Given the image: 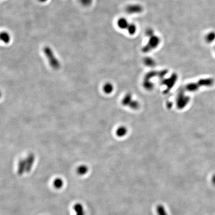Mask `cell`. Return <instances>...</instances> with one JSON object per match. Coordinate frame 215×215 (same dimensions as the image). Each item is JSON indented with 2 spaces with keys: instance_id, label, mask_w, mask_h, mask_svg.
<instances>
[{
  "instance_id": "cell-1",
  "label": "cell",
  "mask_w": 215,
  "mask_h": 215,
  "mask_svg": "<svg viewBox=\"0 0 215 215\" xmlns=\"http://www.w3.org/2000/svg\"><path fill=\"white\" fill-rule=\"evenodd\" d=\"M43 51L45 55L48 59L49 64L51 66V67H53L55 70L58 69L61 66L60 63L58 61V59L55 57V55L51 49L49 47L46 46L43 49Z\"/></svg>"
},
{
  "instance_id": "cell-2",
  "label": "cell",
  "mask_w": 215,
  "mask_h": 215,
  "mask_svg": "<svg viewBox=\"0 0 215 215\" xmlns=\"http://www.w3.org/2000/svg\"><path fill=\"white\" fill-rule=\"evenodd\" d=\"M26 172H29L33 167V165L34 163V160H35V157H34V154H29L28 157L26 158Z\"/></svg>"
},
{
  "instance_id": "cell-3",
  "label": "cell",
  "mask_w": 215,
  "mask_h": 215,
  "mask_svg": "<svg viewBox=\"0 0 215 215\" xmlns=\"http://www.w3.org/2000/svg\"><path fill=\"white\" fill-rule=\"evenodd\" d=\"M26 160L21 159L18 161V173L19 175H22L26 170Z\"/></svg>"
},
{
  "instance_id": "cell-4",
  "label": "cell",
  "mask_w": 215,
  "mask_h": 215,
  "mask_svg": "<svg viewBox=\"0 0 215 215\" xmlns=\"http://www.w3.org/2000/svg\"><path fill=\"white\" fill-rule=\"evenodd\" d=\"M74 210L76 213V215H85L82 205L80 204H76L74 206Z\"/></svg>"
},
{
  "instance_id": "cell-5",
  "label": "cell",
  "mask_w": 215,
  "mask_h": 215,
  "mask_svg": "<svg viewBox=\"0 0 215 215\" xmlns=\"http://www.w3.org/2000/svg\"><path fill=\"white\" fill-rule=\"evenodd\" d=\"M63 185V182L61 178H57L54 180L53 182V185L54 187L57 189H60Z\"/></svg>"
},
{
  "instance_id": "cell-6",
  "label": "cell",
  "mask_w": 215,
  "mask_h": 215,
  "mask_svg": "<svg viewBox=\"0 0 215 215\" xmlns=\"http://www.w3.org/2000/svg\"><path fill=\"white\" fill-rule=\"evenodd\" d=\"M215 40V33L212 32L207 34L206 37V41L209 43L212 42Z\"/></svg>"
},
{
  "instance_id": "cell-7",
  "label": "cell",
  "mask_w": 215,
  "mask_h": 215,
  "mask_svg": "<svg viewBox=\"0 0 215 215\" xmlns=\"http://www.w3.org/2000/svg\"><path fill=\"white\" fill-rule=\"evenodd\" d=\"M1 38L2 41H3V42H5V43H8L10 40L9 34H8V33H6V32L2 33L1 35Z\"/></svg>"
},
{
  "instance_id": "cell-8",
  "label": "cell",
  "mask_w": 215,
  "mask_h": 215,
  "mask_svg": "<svg viewBox=\"0 0 215 215\" xmlns=\"http://www.w3.org/2000/svg\"><path fill=\"white\" fill-rule=\"evenodd\" d=\"M88 167L85 165H81L78 168L77 172L79 174L84 175L88 171Z\"/></svg>"
},
{
  "instance_id": "cell-9",
  "label": "cell",
  "mask_w": 215,
  "mask_h": 215,
  "mask_svg": "<svg viewBox=\"0 0 215 215\" xmlns=\"http://www.w3.org/2000/svg\"><path fill=\"white\" fill-rule=\"evenodd\" d=\"M113 86L110 83H107L104 86V92L106 93H110L113 90Z\"/></svg>"
},
{
  "instance_id": "cell-10",
  "label": "cell",
  "mask_w": 215,
  "mask_h": 215,
  "mask_svg": "<svg viewBox=\"0 0 215 215\" xmlns=\"http://www.w3.org/2000/svg\"><path fill=\"white\" fill-rule=\"evenodd\" d=\"M126 20L121 19L119 20L118 22V25L119 28L123 29L126 26Z\"/></svg>"
},
{
  "instance_id": "cell-11",
  "label": "cell",
  "mask_w": 215,
  "mask_h": 215,
  "mask_svg": "<svg viewBox=\"0 0 215 215\" xmlns=\"http://www.w3.org/2000/svg\"><path fill=\"white\" fill-rule=\"evenodd\" d=\"M40 1L41 2H45L47 0H40Z\"/></svg>"
}]
</instances>
